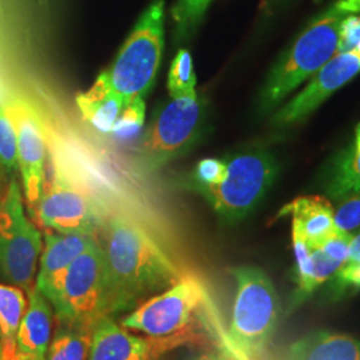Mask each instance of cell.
I'll return each mask as SVG.
<instances>
[{
	"instance_id": "6da1fadb",
	"label": "cell",
	"mask_w": 360,
	"mask_h": 360,
	"mask_svg": "<svg viewBox=\"0 0 360 360\" xmlns=\"http://www.w3.org/2000/svg\"><path fill=\"white\" fill-rule=\"evenodd\" d=\"M99 232L108 316L129 314L183 276L160 245L127 217H110L103 220Z\"/></svg>"
},
{
	"instance_id": "7a4b0ae2",
	"label": "cell",
	"mask_w": 360,
	"mask_h": 360,
	"mask_svg": "<svg viewBox=\"0 0 360 360\" xmlns=\"http://www.w3.org/2000/svg\"><path fill=\"white\" fill-rule=\"evenodd\" d=\"M347 13L335 4L319 13L272 67L259 94V112L267 115L338 52L339 26Z\"/></svg>"
},
{
	"instance_id": "3957f363",
	"label": "cell",
	"mask_w": 360,
	"mask_h": 360,
	"mask_svg": "<svg viewBox=\"0 0 360 360\" xmlns=\"http://www.w3.org/2000/svg\"><path fill=\"white\" fill-rule=\"evenodd\" d=\"M274 155L250 150L221 159L218 178L188 191L202 196L223 223L236 224L263 200L278 175Z\"/></svg>"
},
{
	"instance_id": "277c9868",
	"label": "cell",
	"mask_w": 360,
	"mask_h": 360,
	"mask_svg": "<svg viewBox=\"0 0 360 360\" xmlns=\"http://www.w3.org/2000/svg\"><path fill=\"white\" fill-rule=\"evenodd\" d=\"M229 272L235 281V297L226 343L240 356L255 359L269 347L276 330L279 297L262 269L238 266Z\"/></svg>"
},
{
	"instance_id": "5b68a950",
	"label": "cell",
	"mask_w": 360,
	"mask_h": 360,
	"mask_svg": "<svg viewBox=\"0 0 360 360\" xmlns=\"http://www.w3.org/2000/svg\"><path fill=\"white\" fill-rule=\"evenodd\" d=\"M41 294L50 302L56 323L94 328L108 316L105 264L98 235Z\"/></svg>"
},
{
	"instance_id": "8992f818",
	"label": "cell",
	"mask_w": 360,
	"mask_h": 360,
	"mask_svg": "<svg viewBox=\"0 0 360 360\" xmlns=\"http://www.w3.org/2000/svg\"><path fill=\"white\" fill-rule=\"evenodd\" d=\"M207 302L202 282L193 275H183L174 285L146 300L119 322L132 333L166 343L171 349L198 338L191 330Z\"/></svg>"
},
{
	"instance_id": "52a82bcc",
	"label": "cell",
	"mask_w": 360,
	"mask_h": 360,
	"mask_svg": "<svg viewBox=\"0 0 360 360\" xmlns=\"http://www.w3.org/2000/svg\"><path fill=\"white\" fill-rule=\"evenodd\" d=\"M166 0H154L141 15L107 71L124 104L144 99L154 86L165 49Z\"/></svg>"
},
{
	"instance_id": "ba28073f",
	"label": "cell",
	"mask_w": 360,
	"mask_h": 360,
	"mask_svg": "<svg viewBox=\"0 0 360 360\" xmlns=\"http://www.w3.org/2000/svg\"><path fill=\"white\" fill-rule=\"evenodd\" d=\"M43 233L27 215L20 181L11 180L0 198V283L23 288L35 285Z\"/></svg>"
},
{
	"instance_id": "9c48e42d",
	"label": "cell",
	"mask_w": 360,
	"mask_h": 360,
	"mask_svg": "<svg viewBox=\"0 0 360 360\" xmlns=\"http://www.w3.org/2000/svg\"><path fill=\"white\" fill-rule=\"evenodd\" d=\"M205 108L196 91L171 98L156 112L139 146V167L153 172L186 154L198 141Z\"/></svg>"
},
{
	"instance_id": "30bf717a",
	"label": "cell",
	"mask_w": 360,
	"mask_h": 360,
	"mask_svg": "<svg viewBox=\"0 0 360 360\" xmlns=\"http://www.w3.org/2000/svg\"><path fill=\"white\" fill-rule=\"evenodd\" d=\"M32 219L44 231L82 235H98L103 223L90 193L58 165L46 180Z\"/></svg>"
},
{
	"instance_id": "8fae6325",
	"label": "cell",
	"mask_w": 360,
	"mask_h": 360,
	"mask_svg": "<svg viewBox=\"0 0 360 360\" xmlns=\"http://www.w3.org/2000/svg\"><path fill=\"white\" fill-rule=\"evenodd\" d=\"M18 135V165L27 211L32 219L46 184L47 144L37 112L23 101L7 103Z\"/></svg>"
},
{
	"instance_id": "7c38bea8",
	"label": "cell",
	"mask_w": 360,
	"mask_h": 360,
	"mask_svg": "<svg viewBox=\"0 0 360 360\" xmlns=\"http://www.w3.org/2000/svg\"><path fill=\"white\" fill-rule=\"evenodd\" d=\"M360 72V55L355 50L339 52L315 74L309 86L282 105L271 117V124L285 129L302 123L334 92L340 90Z\"/></svg>"
},
{
	"instance_id": "4fadbf2b",
	"label": "cell",
	"mask_w": 360,
	"mask_h": 360,
	"mask_svg": "<svg viewBox=\"0 0 360 360\" xmlns=\"http://www.w3.org/2000/svg\"><path fill=\"white\" fill-rule=\"evenodd\" d=\"M166 343L144 339L123 327L112 316H105L92 328L87 360H155L168 351Z\"/></svg>"
},
{
	"instance_id": "5bb4252c",
	"label": "cell",
	"mask_w": 360,
	"mask_h": 360,
	"mask_svg": "<svg viewBox=\"0 0 360 360\" xmlns=\"http://www.w3.org/2000/svg\"><path fill=\"white\" fill-rule=\"evenodd\" d=\"M28 304L19 326L13 360H46L53 327V309L34 285L28 292Z\"/></svg>"
},
{
	"instance_id": "9a60e30c",
	"label": "cell",
	"mask_w": 360,
	"mask_h": 360,
	"mask_svg": "<svg viewBox=\"0 0 360 360\" xmlns=\"http://www.w3.org/2000/svg\"><path fill=\"white\" fill-rule=\"evenodd\" d=\"M95 239L96 235L44 231L43 250L35 278V287L39 291L43 292L47 290Z\"/></svg>"
},
{
	"instance_id": "2e32d148",
	"label": "cell",
	"mask_w": 360,
	"mask_h": 360,
	"mask_svg": "<svg viewBox=\"0 0 360 360\" xmlns=\"http://www.w3.org/2000/svg\"><path fill=\"white\" fill-rule=\"evenodd\" d=\"M291 215L292 224L303 233L311 250L319 248L335 232L334 208L321 196H302L281 210L279 217Z\"/></svg>"
},
{
	"instance_id": "e0dca14e",
	"label": "cell",
	"mask_w": 360,
	"mask_h": 360,
	"mask_svg": "<svg viewBox=\"0 0 360 360\" xmlns=\"http://www.w3.org/2000/svg\"><path fill=\"white\" fill-rule=\"evenodd\" d=\"M77 104L84 120L102 134L112 132L126 105L112 89L107 71L99 74L89 90L77 94Z\"/></svg>"
},
{
	"instance_id": "ac0fdd59",
	"label": "cell",
	"mask_w": 360,
	"mask_h": 360,
	"mask_svg": "<svg viewBox=\"0 0 360 360\" xmlns=\"http://www.w3.org/2000/svg\"><path fill=\"white\" fill-rule=\"evenodd\" d=\"M284 360H360V342L349 335L314 331L292 343Z\"/></svg>"
},
{
	"instance_id": "d6986e66",
	"label": "cell",
	"mask_w": 360,
	"mask_h": 360,
	"mask_svg": "<svg viewBox=\"0 0 360 360\" xmlns=\"http://www.w3.org/2000/svg\"><path fill=\"white\" fill-rule=\"evenodd\" d=\"M324 190L336 200L360 193V123L355 129L352 142L335 155L327 167Z\"/></svg>"
},
{
	"instance_id": "ffe728a7",
	"label": "cell",
	"mask_w": 360,
	"mask_h": 360,
	"mask_svg": "<svg viewBox=\"0 0 360 360\" xmlns=\"http://www.w3.org/2000/svg\"><path fill=\"white\" fill-rule=\"evenodd\" d=\"M28 304L27 292L16 285L0 283V333L3 360H13L19 326Z\"/></svg>"
},
{
	"instance_id": "44dd1931",
	"label": "cell",
	"mask_w": 360,
	"mask_h": 360,
	"mask_svg": "<svg viewBox=\"0 0 360 360\" xmlns=\"http://www.w3.org/2000/svg\"><path fill=\"white\" fill-rule=\"evenodd\" d=\"M92 328L56 323L46 360H87Z\"/></svg>"
},
{
	"instance_id": "7402d4cb",
	"label": "cell",
	"mask_w": 360,
	"mask_h": 360,
	"mask_svg": "<svg viewBox=\"0 0 360 360\" xmlns=\"http://www.w3.org/2000/svg\"><path fill=\"white\" fill-rule=\"evenodd\" d=\"M342 266L343 264L340 262L328 257L321 247L311 250L309 274L302 283L296 284L290 309H297L303 304L315 292V290L327 282Z\"/></svg>"
},
{
	"instance_id": "603a6c76",
	"label": "cell",
	"mask_w": 360,
	"mask_h": 360,
	"mask_svg": "<svg viewBox=\"0 0 360 360\" xmlns=\"http://www.w3.org/2000/svg\"><path fill=\"white\" fill-rule=\"evenodd\" d=\"M19 178L18 135L8 105L0 104V186Z\"/></svg>"
},
{
	"instance_id": "cb8c5ba5",
	"label": "cell",
	"mask_w": 360,
	"mask_h": 360,
	"mask_svg": "<svg viewBox=\"0 0 360 360\" xmlns=\"http://www.w3.org/2000/svg\"><path fill=\"white\" fill-rule=\"evenodd\" d=\"M211 3L212 0H176L171 10L175 43H184L193 37Z\"/></svg>"
},
{
	"instance_id": "d4e9b609",
	"label": "cell",
	"mask_w": 360,
	"mask_h": 360,
	"mask_svg": "<svg viewBox=\"0 0 360 360\" xmlns=\"http://www.w3.org/2000/svg\"><path fill=\"white\" fill-rule=\"evenodd\" d=\"M196 75L193 71V56L188 50L181 49L175 55L168 71L167 90L169 98H179L195 92Z\"/></svg>"
},
{
	"instance_id": "484cf974",
	"label": "cell",
	"mask_w": 360,
	"mask_h": 360,
	"mask_svg": "<svg viewBox=\"0 0 360 360\" xmlns=\"http://www.w3.org/2000/svg\"><path fill=\"white\" fill-rule=\"evenodd\" d=\"M336 230L352 233L360 227V193L340 199V205L334 210Z\"/></svg>"
},
{
	"instance_id": "4316f807",
	"label": "cell",
	"mask_w": 360,
	"mask_h": 360,
	"mask_svg": "<svg viewBox=\"0 0 360 360\" xmlns=\"http://www.w3.org/2000/svg\"><path fill=\"white\" fill-rule=\"evenodd\" d=\"M144 99H138L132 103L126 104L111 134L120 138H127L138 132L144 123Z\"/></svg>"
},
{
	"instance_id": "83f0119b",
	"label": "cell",
	"mask_w": 360,
	"mask_h": 360,
	"mask_svg": "<svg viewBox=\"0 0 360 360\" xmlns=\"http://www.w3.org/2000/svg\"><path fill=\"white\" fill-rule=\"evenodd\" d=\"M330 294L334 297L360 291V263L343 264L330 278Z\"/></svg>"
},
{
	"instance_id": "f1b7e54d",
	"label": "cell",
	"mask_w": 360,
	"mask_h": 360,
	"mask_svg": "<svg viewBox=\"0 0 360 360\" xmlns=\"http://www.w3.org/2000/svg\"><path fill=\"white\" fill-rule=\"evenodd\" d=\"M360 43V16L348 15L345 16L339 26L338 52L352 51Z\"/></svg>"
},
{
	"instance_id": "f546056e",
	"label": "cell",
	"mask_w": 360,
	"mask_h": 360,
	"mask_svg": "<svg viewBox=\"0 0 360 360\" xmlns=\"http://www.w3.org/2000/svg\"><path fill=\"white\" fill-rule=\"evenodd\" d=\"M181 360H235V356L232 354L231 348L226 343L224 339V347L218 351H205L199 354H193L187 358Z\"/></svg>"
},
{
	"instance_id": "4dcf8cb0",
	"label": "cell",
	"mask_w": 360,
	"mask_h": 360,
	"mask_svg": "<svg viewBox=\"0 0 360 360\" xmlns=\"http://www.w3.org/2000/svg\"><path fill=\"white\" fill-rule=\"evenodd\" d=\"M360 263V233L352 238L349 250H348V257L343 264H356Z\"/></svg>"
},
{
	"instance_id": "1f68e13d",
	"label": "cell",
	"mask_w": 360,
	"mask_h": 360,
	"mask_svg": "<svg viewBox=\"0 0 360 360\" xmlns=\"http://www.w3.org/2000/svg\"><path fill=\"white\" fill-rule=\"evenodd\" d=\"M335 6L345 13H360V0H338Z\"/></svg>"
},
{
	"instance_id": "d6a6232c",
	"label": "cell",
	"mask_w": 360,
	"mask_h": 360,
	"mask_svg": "<svg viewBox=\"0 0 360 360\" xmlns=\"http://www.w3.org/2000/svg\"><path fill=\"white\" fill-rule=\"evenodd\" d=\"M288 1H290V0H263V7H264L266 10L275 11L276 8L288 4Z\"/></svg>"
},
{
	"instance_id": "836d02e7",
	"label": "cell",
	"mask_w": 360,
	"mask_h": 360,
	"mask_svg": "<svg viewBox=\"0 0 360 360\" xmlns=\"http://www.w3.org/2000/svg\"><path fill=\"white\" fill-rule=\"evenodd\" d=\"M229 347H230V346H229ZM232 354H233V356H235V360H250L245 358V356H240V355H239V354H236L235 351H232Z\"/></svg>"
},
{
	"instance_id": "e575fe53",
	"label": "cell",
	"mask_w": 360,
	"mask_h": 360,
	"mask_svg": "<svg viewBox=\"0 0 360 360\" xmlns=\"http://www.w3.org/2000/svg\"><path fill=\"white\" fill-rule=\"evenodd\" d=\"M0 360H3V346H1V340H0Z\"/></svg>"
},
{
	"instance_id": "d590c367",
	"label": "cell",
	"mask_w": 360,
	"mask_h": 360,
	"mask_svg": "<svg viewBox=\"0 0 360 360\" xmlns=\"http://www.w3.org/2000/svg\"><path fill=\"white\" fill-rule=\"evenodd\" d=\"M355 51L358 52V53H359V55H360V43H359V44H358V46H356V49H355Z\"/></svg>"
},
{
	"instance_id": "8d00e7d4",
	"label": "cell",
	"mask_w": 360,
	"mask_h": 360,
	"mask_svg": "<svg viewBox=\"0 0 360 360\" xmlns=\"http://www.w3.org/2000/svg\"><path fill=\"white\" fill-rule=\"evenodd\" d=\"M0 339H1V333H0Z\"/></svg>"
}]
</instances>
